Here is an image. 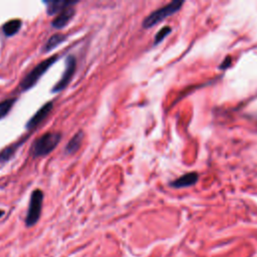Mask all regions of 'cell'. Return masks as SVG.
Here are the masks:
<instances>
[{
	"mask_svg": "<svg viewBox=\"0 0 257 257\" xmlns=\"http://www.w3.org/2000/svg\"><path fill=\"white\" fill-rule=\"evenodd\" d=\"M65 38H66V36L64 34H61V33L53 34L52 36L49 37L46 44L44 45V51L48 52L51 49L55 48L57 45H59L61 42H63L65 40Z\"/></svg>",
	"mask_w": 257,
	"mask_h": 257,
	"instance_id": "obj_12",
	"label": "cell"
},
{
	"mask_svg": "<svg viewBox=\"0 0 257 257\" xmlns=\"http://www.w3.org/2000/svg\"><path fill=\"white\" fill-rule=\"evenodd\" d=\"M52 107H53V103L51 101H49V102L45 103L43 106H41L36 111V113L28 120V122L26 123V128L27 130H32L35 126H37L40 122H42L47 117V115L49 114Z\"/></svg>",
	"mask_w": 257,
	"mask_h": 257,
	"instance_id": "obj_6",
	"label": "cell"
},
{
	"mask_svg": "<svg viewBox=\"0 0 257 257\" xmlns=\"http://www.w3.org/2000/svg\"><path fill=\"white\" fill-rule=\"evenodd\" d=\"M17 146H18V145H16V146H10V147L6 148V149L0 154V160H6V159L10 158V157L12 156L13 152L15 151V149L17 148Z\"/></svg>",
	"mask_w": 257,
	"mask_h": 257,
	"instance_id": "obj_15",
	"label": "cell"
},
{
	"mask_svg": "<svg viewBox=\"0 0 257 257\" xmlns=\"http://www.w3.org/2000/svg\"><path fill=\"white\" fill-rule=\"evenodd\" d=\"M60 139H61V136L58 133H51V132L45 133L44 135L39 137L37 140H35V142L33 143L32 149H31V153L33 157L37 158V157L48 155L56 148Z\"/></svg>",
	"mask_w": 257,
	"mask_h": 257,
	"instance_id": "obj_1",
	"label": "cell"
},
{
	"mask_svg": "<svg viewBox=\"0 0 257 257\" xmlns=\"http://www.w3.org/2000/svg\"><path fill=\"white\" fill-rule=\"evenodd\" d=\"M183 4H184V1L175 0V1H172V2H170L169 4H167L163 7L153 11L143 21L144 28H151V27L157 25L159 22L166 19L167 17L175 14L176 12H178L180 10V8L182 7Z\"/></svg>",
	"mask_w": 257,
	"mask_h": 257,
	"instance_id": "obj_2",
	"label": "cell"
},
{
	"mask_svg": "<svg viewBox=\"0 0 257 257\" xmlns=\"http://www.w3.org/2000/svg\"><path fill=\"white\" fill-rule=\"evenodd\" d=\"M42 201H43V193L41 190L37 189L34 190L31 194L30 197V202H29V208L26 216V225L27 226H32L34 225L41 213V208H42Z\"/></svg>",
	"mask_w": 257,
	"mask_h": 257,
	"instance_id": "obj_4",
	"label": "cell"
},
{
	"mask_svg": "<svg viewBox=\"0 0 257 257\" xmlns=\"http://www.w3.org/2000/svg\"><path fill=\"white\" fill-rule=\"evenodd\" d=\"M15 101L16 98H8L3 101H0V118L4 117L9 112Z\"/></svg>",
	"mask_w": 257,
	"mask_h": 257,
	"instance_id": "obj_13",
	"label": "cell"
},
{
	"mask_svg": "<svg viewBox=\"0 0 257 257\" xmlns=\"http://www.w3.org/2000/svg\"><path fill=\"white\" fill-rule=\"evenodd\" d=\"M75 13V10L74 8L71 6V7H67L65 8L64 10H62L58 16H56L54 18V20L51 22V25L56 28V29H60V28H63L64 26H66L68 24V22L72 19L73 15Z\"/></svg>",
	"mask_w": 257,
	"mask_h": 257,
	"instance_id": "obj_7",
	"label": "cell"
},
{
	"mask_svg": "<svg viewBox=\"0 0 257 257\" xmlns=\"http://www.w3.org/2000/svg\"><path fill=\"white\" fill-rule=\"evenodd\" d=\"M20 27H21V21L19 19H12L7 21L3 25L2 29L6 36H12L18 32Z\"/></svg>",
	"mask_w": 257,
	"mask_h": 257,
	"instance_id": "obj_11",
	"label": "cell"
},
{
	"mask_svg": "<svg viewBox=\"0 0 257 257\" xmlns=\"http://www.w3.org/2000/svg\"><path fill=\"white\" fill-rule=\"evenodd\" d=\"M75 68H76L75 57L72 55L67 56L65 59V69L63 71V74H62L61 78L58 80V82L53 86L52 92H58L67 86V84L70 82V80L74 74Z\"/></svg>",
	"mask_w": 257,
	"mask_h": 257,
	"instance_id": "obj_5",
	"label": "cell"
},
{
	"mask_svg": "<svg viewBox=\"0 0 257 257\" xmlns=\"http://www.w3.org/2000/svg\"><path fill=\"white\" fill-rule=\"evenodd\" d=\"M198 174L196 172H191V173H187L183 176H181L180 178L174 180L173 182L170 183L171 187L174 188H185V187H190L193 186L197 183L198 181Z\"/></svg>",
	"mask_w": 257,
	"mask_h": 257,
	"instance_id": "obj_8",
	"label": "cell"
},
{
	"mask_svg": "<svg viewBox=\"0 0 257 257\" xmlns=\"http://www.w3.org/2000/svg\"><path fill=\"white\" fill-rule=\"evenodd\" d=\"M3 214H4V212H3V211H2V210H0V217H1V216H2V215H3Z\"/></svg>",
	"mask_w": 257,
	"mask_h": 257,
	"instance_id": "obj_17",
	"label": "cell"
},
{
	"mask_svg": "<svg viewBox=\"0 0 257 257\" xmlns=\"http://www.w3.org/2000/svg\"><path fill=\"white\" fill-rule=\"evenodd\" d=\"M170 32H171V27H169V26H165V27H163L162 29H160L159 32H158V33L156 34V36H155L154 44L157 45V44H159L160 42H162V41L165 39V37H167V36L170 34Z\"/></svg>",
	"mask_w": 257,
	"mask_h": 257,
	"instance_id": "obj_14",
	"label": "cell"
},
{
	"mask_svg": "<svg viewBox=\"0 0 257 257\" xmlns=\"http://www.w3.org/2000/svg\"><path fill=\"white\" fill-rule=\"evenodd\" d=\"M57 60V55H53L43 61H41L39 64H37L29 73L25 75V77L22 79V81L19 84V88L22 91H25L29 88H31L38 79L45 73V71Z\"/></svg>",
	"mask_w": 257,
	"mask_h": 257,
	"instance_id": "obj_3",
	"label": "cell"
},
{
	"mask_svg": "<svg viewBox=\"0 0 257 257\" xmlns=\"http://www.w3.org/2000/svg\"><path fill=\"white\" fill-rule=\"evenodd\" d=\"M45 4L47 6V14L54 15L56 13H60L65 8L71 7L72 5L76 4V1H63V0L45 1Z\"/></svg>",
	"mask_w": 257,
	"mask_h": 257,
	"instance_id": "obj_9",
	"label": "cell"
},
{
	"mask_svg": "<svg viewBox=\"0 0 257 257\" xmlns=\"http://www.w3.org/2000/svg\"><path fill=\"white\" fill-rule=\"evenodd\" d=\"M231 63H232V58H231L230 56H228V57H226V58L222 61V63L220 64V68H221V69H226V68H228V67L230 66Z\"/></svg>",
	"mask_w": 257,
	"mask_h": 257,
	"instance_id": "obj_16",
	"label": "cell"
},
{
	"mask_svg": "<svg viewBox=\"0 0 257 257\" xmlns=\"http://www.w3.org/2000/svg\"><path fill=\"white\" fill-rule=\"evenodd\" d=\"M82 139H83V133L81 131L77 132L72 138L71 140L67 143L65 149H64V152L66 154H69V155H72L74 153H76L81 145V142H82Z\"/></svg>",
	"mask_w": 257,
	"mask_h": 257,
	"instance_id": "obj_10",
	"label": "cell"
}]
</instances>
